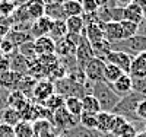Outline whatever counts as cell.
Returning <instances> with one entry per match:
<instances>
[{
  "mask_svg": "<svg viewBox=\"0 0 146 137\" xmlns=\"http://www.w3.org/2000/svg\"><path fill=\"white\" fill-rule=\"evenodd\" d=\"M146 99V96L140 95V93H136V92H130L124 96L120 98L118 104L114 107V109L111 113L114 115H118V117H123L124 120H127L130 124H136V122H140L142 120L137 118V114H136V109H137V105Z\"/></svg>",
  "mask_w": 146,
  "mask_h": 137,
  "instance_id": "obj_1",
  "label": "cell"
},
{
  "mask_svg": "<svg viewBox=\"0 0 146 137\" xmlns=\"http://www.w3.org/2000/svg\"><path fill=\"white\" fill-rule=\"evenodd\" d=\"M92 95L98 101L101 111H105V113H111L120 101V96L113 91L111 85L107 83L105 80L95 82L92 85Z\"/></svg>",
  "mask_w": 146,
  "mask_h": 137,
  "instance_id": "obj_2",
  "label": "cell"
},
{
  "mask_svg": "<svg viewBox=\"0 0 146 137\" xmlns=\"http://www.w3.org/2000/svg\"><path fill=\"white\" fill-rule=\"evenodd\" d=\"M111 50H118V51L127 53L130 57H135L143 51H146V36L143 35H135L131 38L121 40L118 42L111 44Z\"/></svg>",
  "mask_w": 146,
  "mask_h": 137,
  "instance_id": "obj_3",
  "label": "cell"
},
{
  "mask_svg": "<svg viewBox=\"0 0 146 137\" xmlns=\"http://www.w3.org/2000/svg\"><path fill=\"white\" fill-rule=\"evenodd\" d=\"M54 91H56V93L62 95L63 98H67V96H78V98H82V96L85 95L83 85H79V83H76V82L70 80L67 76L63 77V79L56 80V83H54Z\"/></svg>",
  "mask_w": 146,
  "mask_h": 137,
  "instance_id": "obj_4",
  "label": "cell"
},
{
  "mask_svg": "<svg viewBox=\"0 0 146 137\" xmlns=\"http://www.w3.org/2000/svg\"><path fill=\"white\" fill-rule=\"evenodd\" d=\"M78 124H79V118L69 114L67 111L64 109V107L57 109L56 113H53V126L56 127L58 134L73 128L75 126H78Z\"/></svg>",
  "mask_w": 146,
  "mask_h": 137,
  "instance_id": "obj_5",
  "label": "cell"
},
{
  "mask_svg": "<svg viewBox=\"0 0 146 137\" xmlns=\"http://www.w3.org/2000/svg\"><path fill=\"white\" fill-rule=\"evenodd\" d=\"M104 66H105L104 60H101L98 57H92L83 67V73H85L86 80L91 83L104 80Z\"/></svg>",
  "mask_w": 146,
  "mask_h": 137,
  "instance_id": "obj_6",
  "label": "cell"
},
{
  "mask_svg": "<svg viewBox=\"0 0 146 137\" xmlns=\"http://www.w3.org/2000/svg\"><path fill=\"white\" fill-rule=\"evenodd\" d=\"M54 92V82L48 79H41L35 83L31 98L35 99V104H44Z\"/></svg>",
  "mask_w": 146,
  "mask_h": 137,
  "instance_id": "obj_7",
  "label": "cell"
},
{
  "mask_svg": "<svg viewBox=\"0 0 146 137\" xmlns=\"http://www.w3.org/2000/svg\"><path fill=\"white\" fill-rule=\"evenodd\" d=\"M131 58L127 53L118 51V50H110L105 54L104 61L105 63H111L114 66H117L123 73H129L130 71V64H131Z\"/></svg>",
  "mask_w": 146,
  "mask_h": 137,
  "instance_id": "obj_8",
  "label": "cell"
},
{
  "mask_svg": "<svg viewBox=\"0 0 146 137\" xmlns=\"http://www.w3.org/2000/svg\"><path fill=\"white\" fill-rule=\"evenodd\" d=\"M75 57H76V61H78V67L83 70L85 64L94 57V50H92V45L89 44V41L86 40V36L82 34L80 36V41L76 47V53H75Z\"/></svg>",
  "mask_w": 146,
  "mask_h": 137,
  "instance_id": "obj_9",
  "label": "cell"
},
{
  "mask_svg": "<svg viewBox=\"0 0 146 137\" xmlns=\"http://www.w3.org/2000/svg\"><path fill=\"white\" fill-rule=\"evenodd\" d=\"M9 66H10V70L15 71V73H19V74H28V70H29V63L31 60L25 58L22 54L18 53V48L13 54H10L9 57Z\"/></svg>",
  "mask_w": 146,
  "mask_h": 137,
  "instance_id": "obj_10",
  "label": "cell"
},
{
  "mask_svg": "<svg viewBox=\"0 0 146 137\" xmlns=\"http://www.w3.org/2000/svg\"><path fill=\"white\" fill-rule=\"evenodd\" d=\"M34 45H35L36 57L38 56H47V54H56V41L48 35L35 38Z\"/></svg>",
  "mask_w": 146,
  "mask_h": 137,
  "instance_id": "obj_11",
  "label": "cell"
},
{
  "mask_svg": "<svg viewBox=\"0 0 146 137\" xmlns=\"http://www.w3.org/2000/svg\"><path fill=\"white\" fill-rule=\"evenodd\" d=\"M102 34H104V40L108 41L110 44H114L123 40V32H121L120 22H108L102 23Z\"/></svg>",
  "mask_w": 146,
  "mask_h": 137,
  "instance_id": "obj_12",
  "label": "cell"
},
{
  "mask_svg": "<svg viewBox=\"0 0 146 137\" xmlns=\"http://www.w3.org/2000/svg\"><path fill=\"white\" fill-rule=\"evenodd\" d=\"M51 25H53V21L44 15L42 18H40V19H36V21L32 22L29 34L32 35L34 40L40 38V36H44V35H48V34H50V29H51Z\"/></svg>",
  "mask_w": 146,
  "mask_h": 137,
  "instance_id": "obj_13",
  "label": "cell"
},
{
  "mask_svg": "<svg viewBox=\"0 0 146 137\" xmlns=\"http://www.w3.org/2000/svg\"><path fill=\"white\" fill-rule=\"evenodd\" d=\"M34 137H56L58 133L51 121L48 120H36L32 122Z\"/></svg>",
  "mask_w": 146,
  "mask_h": 137,
  "instance_id": "obj_14",
  "label": "cell"
},
{
  "mask_svg": "<svg viewBox=\"0 0 146 137\" xmlns=\"http://www.w3.org/2000/svg\"><path fill=\"white\" fill-rule=\"evenodd\" d=\"M129 74L131 77H146V51L131 58Z\"/></svg>",
  "mask_w": 146,
  "mask_h": 137,
  "instance_id": "obj_15",
  "label": "cell"
},
{
  "mask_svg": "<svg viewBox=\"0 0 146 137\" xmlns=\"http://www.w3.org/2000/svg\"><path fill=\"white\" fill-rule=\"evenodd\" d=\"M115 115L113 113H105V111H100L96 114V130L100 133H110L111 134L113 126H114Z\"/></svg>",
  "mask_w": 146,
  "mask_h": 137,
  "instance_id": "obj_16",
  "label": "cell"
},
{
  "mask_svg": "<svg viewBox=\"0 0 146 137\" xmlns=\"http://www.w3.org/2000/svg\"><path fill=\"white\" fill-rule=\"evenodd\" d=\"M111 88L120 98L130 93L131 92V76L129 73H123L114 83H111Z\"/></svg>",
  "mask_w": 146,
  "mask_h": 137,
  "instance_id": "obj_17",
  "label": "cell"
},
{
  "mask_svg": "<svg viewBox=\"0 0 146 137\" xmlns=\"http://www.w3.org/2000/svg\"><path fill=\"white\" fill-rule=\"evenodd\" d=\"M102 23H91L85 26L83 35L86 36V40L89 41L91 45H95L104 40V34H102Z\"/></svg>",
  "mask_w": 146,
  "mask_h": 137,
  "instance_id": "obj_18",
  "label": "cell"
},
{
  "mask_svg": "<svg viewBox=\"0 0 146 137\" xmlns=\"http://www.w3.org/2000/svg\"><path fill=\"white\" fill-rule=\"evenodd\" d=\"M142 9L135 5V3H129L124 9H123V21H129V22H133V23H137L140 25L143 22V16H142Z\"/></svg>",
  "mask_w": 146,
  "mask_h": 137,
  "instance_id": "obj_19",
  "label": "cell"
},
{
  "mask_svg": "<svg viewBox=\"0 0 146 137\" xmlns=\"http://www.w3.org/2000/svg\"><path fill=\"white\" fill-rule=\"evenodd\" d=\"M25 6H27V12L29 15V19L32 22L45 15V2L44 0H29Z\"/></svg>",
  "mask_w": 146,
  "mask_h": 137,
  "instance_id": "obj_20",
  "label": "cell"
},
{
  "mask_svg": "<svg viewBox=\"0 0 146 137\" xmlns=\"http://www.w3.org/2000/svg\"><path fill=\"white\" fill-rule=\"evenodd\" d=\"M29 104V99L23 95L21 91H10L9 96H7V107L18 109L19 113Z\"/></svg>",
  "mask_w": 146,
  "mask_h": 137,
  "instance_id": "obj_21",
  "label": "cell"
},
{
  "mask_svg": "<svg viewBox=\"0 0 146 137\" xmlns=\"http://www.w3.org/2000/svg\"><path fill=\"white\" fill-rule=\"evenodd\" d=\"M22 79V74L15 73V71H5V73H0V88H5L9 91H15L16 85L19 83V80Z\"/></svg>",
  "mask_w": 146,
  "mask_h": 137,
  "instance_id": "obj_22",
  "label": "cell"
},
{
  "mask_svg": "<svg viewBox=\"0 0 146 137\" xmlns=\"http://www.w3.org/2000/svg\"><path fill=\"white\" fill-rule=\"evenodd\" d=\"M0 121H2L3 124H7V126H10V127H15L19 121H22L21 113L15 108L6 107L5 109L0 111Z\"/></svg>",
  "mask_w": 146,
  "mask_h": 137,
  "instance_id": "obj_23",
  "label": "cell"
},
{
  "mask_svg": "<svg viewBox=\"0 0 146 137\" xmlns=\"http://www.w3.org/2000/svg\"><path fill=\"white\" fill-rule=\"evenodd\" d=\"M82 101V113H88V114H98L101 111V107L98 104V101L95 99V96L92 93H88V95H83L80 98Z\"/></svg>",
  "mask_w": 146,
  "mask_h": 137,
  "instance_id": "obj_24",
  "label": "cell"
},
{
  "mask_svg": "<svg viewBox=\"0 0 146 137\" xmlns=\"http://www.w3.org/2000/svg\"><path fill=\"white\" fill-rule=\"evenodd\" d=\"M63 6V13L67 18H72V16H82L83 15V9H82V5L79 0H66L64 3H62Z\"/></svg>",
  "mask_w": 146,
  "mask_h": 137,
  "instance_id": "obj_25",
  "label": "cell"
},
{
  "mask_svg": "<svg viewBox=\"0 0 146 137\" xmlns=\"http://www.w3.org/2000/svg\"><path fill=\"white\" fill-rule=\"evenodd\" d=\"M64 109L73 117L79 118L82 114V101L78 96H67L64 98Z\"/></svg>",
  "mask_w": 146,
  "mask_h": 137,
  "instance_id": "obj_26",
  "label": "cell"
},
{
  "mask_svg": "<svg viewBox=\"0 0 146 137\" xmlns=\"http://www.w3.org/2000/svg\"><path fill=\"white\" fill-rule=\"evenodd\" d=\"M66 28H67V34L72 35H82L85 31V23L82 16H72L66 19Z\"/></svg>",
  "mask_w": 146,
  "mask_h": 137,
  "instance_id": "obj_27",
  "label": "cell"
},
{
  "mask_svg": "<svg viewBox=\"0 0 146 137\" xmlns=\"http://www.w3.org/2000/svg\"><path fill=\"white\" fill-rule=\"evenodd\" d=\"M45 16L51 21H64L66 16L63 13V6L60 3H45Z\"/></svg>",
  "mask_w": 146,
  "mask_h": 137,
  "instance_id": "obj_28",
  "label": "cell"
},
{
  "mask_svg": "<svg viewBox=\"0 0 146 137\" xmlns=\"http://www.w3.org/2000/svg\"><path fill=\"white\" fill-rule=\"evenodd\" d=\"M66 35H67L66 19L64 21H53V25H51V29H50L48 36H51L54 41H58V40L64 38Z\"/></svg>",
  "mask_w": 146,
  "mask_h": 137,
  "instance_id": "obj_29",
  "label": "cell"
},
{
  "mask_svg": "<svg viewBox=\"0 0 146 137\" xmlns=\"http://www.w3.org/2000/svg\"><path fill=\"white\" fill-rule=\"evenodd\" d=\"M6 38H7L9 41L13 42V45H15L16 48H18L21 44H23V42L34 41L32 35H31L29 32H21V31H13V29L9 31V34L6 35Z\"/></svg>",
  "mask_w": 146,
  "mask_h": 137,
  "instance_id": "obj_30",
  "label": "cell"
},
{
  "mask_svg": "<svg viewBox=\"0 0 146 137\" xmlns=\"http://www.w3.org/2000/svg\"><path fill=\"white\" fill-rule=\"evenodd\" d=\"M15 137H34V127L31 121H19L13 127Z\"/></svg>",
  "mask_w": 146,
  "mask_h": 137,
  "instance_id": "obj_31",
  "label": "cell"
},
{
  "mask_svg": "<svg viewBox=\"0 0 146 137\" xmlns=\"http://www.w3.org/2000/svg\"><path fill=\"white\" fill-rule=\"evenodd\" d=\"M121 74H123V71H121L117 66H114V64H111V63H105V66H104V80L107 82V83H114Z\"/></svg>",
  "mask_w": 146,
  "mask_h": 137,
  "instance_id": "obj_32",
  "label": "cell"
},
{
  "mask_svg": "<svg viewBox=\"0 0 146 137\" xmlns=\"http://www.w3.org/2000/svg\"><path fill=\"white\" fill-rule=\"evenodd\" d=\"M48 111H51V113H56L57 109H60V108H63L64 107V98L62 96V95H58V93H53L50 98L47 99V101L42 104Z\"/></svg>",
  "mask_w": 146,
  "mask_h": 137,
  "instance_id": "obj_33",
  "label": "cell"
},
{
  "mask_svg": "<svg viewBox=\"0 0 146 137\" xmlns=\"http://www.w3.org/2000/svg\"><path fill=\"white\" fill-rule=\"evenodd\" d=\"M120 26H121V32H123V40H127V38H131V36L137 35V31H139L137 23H133L129 21H121Z\"/></svg>",
  "mask_w": 146,
  "mask_h": 137,
  "instance_id": "obj_34",
  "label": "cell"
},
{
  "mask_svg": "<svg viewBox=\"0 0 146 137\" xmlns=\"http://www.w3.org/2000/svg\"><path fill=\"white\" fill-rule=\"evenodd\" d=\"M10 19H12V25L15 23H21V22H29V15L27 12V6H19V7H15L13 13L10 15ZM32 22V21H31Z\"/></svg>",
  "mask_w": 146,
  "mask_h": 137,
  "instance_id": "obj_35",
  "label": "cell"
},
{
  "mask_svg": "<svg viewBox=\"0 0 146 137\" xmlns=\"http://www.w3.org/2000/svg\"><path fill=\"white\" fill-rule=\"evenodd\" d=\"M18 53L22 54L25 58L28 60H34L36 58V53H35V45L34 41H28V42H23L18 47Z\"/></svg>",
  "mask_w": 146,
  "mask_h": 137,
  "instance_id": "obj_36",
  "label": "cell"
},
{
  "mask_svg": "<svg viewBox=\"0 0 146 137\" xmlns=\"http://www.w3.org/2000/svg\"><path fill=\"white\" fill-rule=\"evenodd\" d=\"M79 124L83 126L85 128L96 130V115L95 114H88V113H82L80 117H79Z\"/></svg>",
  "mask_w": 146,
  "mask_h": 137,
  "instance_id": "obj_37",
  "label": "cell"
},
{
  "mask_svg": "<svg viewBox=\"0 0 146 137\" xmlns=\"http://www.w3.org/2000/svg\"><path fill=\"white\" fill-rule=\"evenodd\" d=\"M131 91L146 96V77H131Z\"/></svg>",
  "mask_w": 146,
  "mask_h": 137,
  "instance_id": "obj_38",
  "label": "cell"
},
{
  "mask_svg": "<svg viewBox=\"0 0 146 137\" xmlns=\"http://www.w3.org/2000/svg\"><path fill=\"white\" fill-rule=\"evenodd\" d=\"M0 50H2V53H3L5 57H9L10 54H13L16 51V47L7 38H3V40H0Z\"/></svg>",
  "mask_w": 146,
  "mask_h": 137,
  "instance_id": "obj_39",
  "label": "cell"
},
{
  "mask_svg": "<svg viewBox=\"0 0 146 137\" xmlns=\"http://www.w3.org/2000/svg\"><path fill=\"white\" fill-rule=\"evenodd\" d=\"M15 10L12 0H0V16H10Z\"/></svg>",
  "mask_w": 146,
  "mask_h": 137,
  "instance_id": "obj_40",
  "label": "cell"
},
{
  "mask_svg": "<svg viewBox=\"0 0 146 137\" xmlns=\"http://www.w3.org/2000/svg\"><path fill=\"white\" fill-rule=\"evenodd\" d=\"M80 5L83 9V13H95L100 7L96 0H80Z\"/></svg>",
  "mask_w": 146,
  "mask_h": 137,
  "instance_id": "obj_41",
  "label": "cell"
},
{
  "mask_svg": "<svg viewBox=\"0 0 146 137\" xmlns=\"http://www.w3.org/2000/svg\"><path fill=\"white\" fill-rule=\"evenodd\" d=\"M123 9L121 6H111V21L113 22H121L123 21Z\"/></svg>",
  "mask_w": 146,
  "mask_h": 137,
  "instance_id": "obj_42",
  "label": "cell"
},
{
  "mask_svg": "<svg viewBox=\"0 0 146 137\" xmlns=\"http://www.w3.org/2000/svg\"><path fill=\"white\" fill-rule=\"evenodd\" d=\"M0 137H15L13 127L7 126V124L0 122Z\"/></svg>",
  "mask_w": 146,
  "mask_h": 137,
  "instance_id": "obj_43",
  "label": "cell"
},
{
  "mask_svg": "<svg viewBox=\"0 0 146 137\" xmlns=\"http://www.w3.org/2000/svg\"><path fill=\"white\" fill-rule=\"evenodd\" d=\"M136 114H137V118L142 120L143 122H146V99L137 105V109H136Z\"/></svg>",
  "mask_w": 146,
  "mask_h": 137,
  "instance_id": "obj_44",
  "label": "cell"
},
{
  "mask_svg": "<svg viewBox=\"0 0 146 137\" xmlns=\"http://www.w3.org/2000/svg\"><path fill=\"white\" fill-rule=\"evenodd\" d=\"M9 93H10L9 89L0 88V111L7 107V96H9Z\"/></svg>",
  "mask_w": 146,
  "mask_h": 137,
  "instance_id": "obj_45",
  "label": "cell"
},
{
  "mask_svg": "<svg viewBox=\"0 0 146 137\" xmlns=\"http://www.w3.org/2000/svg\"><path fill=\"white\" fill-rule=\"evenodd\" d=\"M10 70V66H9V58L7 57H3L0 60V73H5V71H9Z\"/></svg>",
  "mask_w": 146,
  "mask_h": 137,
  "instance_id": "obj_46",
  "label": "cell"
},
{
  "mask_svg": "<svg viewBox=\"0 0 146 137\" xmlns=\"http://www.w3.org/2000/svg\"><path fill=\"white\" fill-rule=\"evenodd\" d=\"M9 31H10V26H7V25H3V23H0V40L6 38V35L9 34Z\"/></svg>",
  "mask_w": 146,
  "mask_h": 137,
  "instance_id": "obj_47",
  "label": "cell"
},
{
  "mask_svg": "<svg viewBox=\"0 0 146 137\" xmlns=\"http://www.w3.org/2000/svg\"><path fill=\"white\" fill-rule=\"evenodd\" d=\"M96 3L98 6H117L115 5V0H96Z\"/></svg>",
  "mask_w": 146,
  "mask_h": 137,
  "instance_id": "obj_48",
  "label": "cell"
},
{
  "mask_svg": "<svg viewBox=\"0 0 146 137\" xmlns=\"http://www.w3.org/2000/svg\"><path fill=\"white\" fill-rule=\"evenodd\" d=\"M137 34L146 36V22H142V23L139 25V31H137Z\"/></svg>",
  "mask_w": 146,
  "mask_h": 137,
  "instance_id": "obj_49",
  "label": "cell"
},
{
  "mask_svg": "<svg viewBox=\"0 0 146 137\" xmlns=\"http://www.w3.org/2000/svg\"><path fill=\"white\" fill-rule=\"evenodd\" d=\"M29 0H12V3L15 5V7H19V6H25Z\"/></svg>",
  "mask_w": 146,
  "mask_h": 137,
  "instance_id": "obj_50",
  "label": "cell"
},
{
  "mask_svg": "<svg viewBox=\"0 0 146 137\" xmlns=\"http://www.w3.org/2000/svg\"><path fill=\"white\" fill-rule=\"evenodd\" d=\"M131 3H135V5H137V6H139V7H140L142 10H143V9L146 7V0H133Z\"/></svg>",
  "mask_w": 146,
  "mask_h": 137,
  "instance_id": "obj_51",
  "label": "cell"
},
{
  "mask_svg": "<svg viewBox=\"0 0 146 137\" xmlns=\"http://www.w3.org/2000/svg\"><path fill=\"white\" fill-rule=\"evenodd\" d=\"M64 2H66V0H50L48 3H60V5H62V3H64Z\"/></svg>",
  "mask_w": 146,
  "mask_h": 137,
  "instance_id": "obj_52",
  "label": "cell"
},
{
  "mask_svg": "<svg viewBox=\"0 0 146 137\" xmlns=\"http://www.w3.org/2000/svg\"><path fill=\"white\" fill-rule=\"evenodd\" d=\"M142 16H143V22H146V7H145L143 12H142Z\"/></svg>",
  "mask_w": 146,
  "mask_h": 137,
  "instance_id": "obj_53",
  "label": "cell"
},
{
  "mask_svg": "<svg viewBox=\"0 0 146 137\" xmlns=\"http://www.w3.org/2000/svg\"><path fill=\"white\" fill-rule=\"evenodd\" d=\"M3 57H5V56H3V53H2V50H0V60H2Z\"/></svg>",
  "mask_w": 146,
  "mask_h": 137,
  "instance_id": "obj_54",
  "label": "cell"
},
{
  "mask_svg": "<svg viewBox=\"0 0 146 137\" xmlns=\"http://www.w3.org/2000/svg\"><path fill=\"white\" fill-rule=\"evenodd\" d=\"M56 137H66V136H64V134H62V133H60V134H57Z\"/></svg>",
  "mask_w": 146,
  "mask_h": 137,
  "instance_id": "obj_55",
  "label": "cell"
},
{
  "mask_svg": "<svg viewBox=\"0 0 146 137\" xmlns=\"http://www.w3.org/2000/svg\"><path fill=\"white\" fill-rule=\"evenodd\" d=\"M142 131H143V133L146 134V122H145V127H143V130H142Z\"/></svg>",
  "mask_w": 146,
  "mask_h": 137,
  "instance_id": "obj_56",
  "label": "cell"
},
{
  "mask_svg": "<svg viewBox=\"0 0 146 137\" xmlns=\"http://www.w3.org/2000/svg\"><path fill=\"white\" fill-rule=\"evenodd\" d=\"M44 2H45V3H48V2H50V0H44Z\"/></svg>",
  "mask_w": 146,
  "mask_h": 137,
  "instance_id": "obj_57",
  "label": "cell"
},
{
  "mask_svg": "<svg viewBox=\"0 0 146 137\" xmlns=\"http://www.w3.org/2000/svg\"><path fill=\"white\" fill-rule=\"evenodd\" d=\"M130 2H133V0H130Z\"/></svg>",
  "mask_w": 146,
  "mask_h": 137,
  "instance_id": "obj_58",
  "label": "cell"
}]
</instances>
